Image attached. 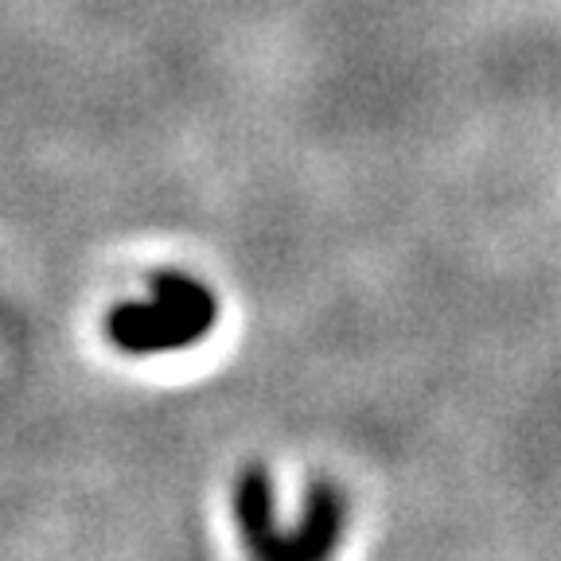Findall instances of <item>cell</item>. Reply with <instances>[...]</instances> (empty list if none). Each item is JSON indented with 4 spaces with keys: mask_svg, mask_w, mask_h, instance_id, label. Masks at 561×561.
Instances as JSON below:
<instances>
[{
    "mask_svg": "<svg viewBox=\"0 0 561 561\" xmlns=\"http://www.w3.org/2000/svg\"><path fill=\"white\" fill-rule=\"evenodd\" d=\"M215 297L195 277L184 273H160L145 300L117 305L110 312V340L129 355H168L199 343L215 324Z\"/></svg>",
    "mask_w": 561,
    "mask_h": 561,
    "instance_id": "cell-1",
    "label": "cell"
},
{
    "mask_svg": "<svg viewBox=\"0 0 561 561\" xmlns=\"http://www.w3.org/2000/svg\"><path fill=\"white\" fill-rule=\"evenodd\" d=\"M308 500L312 503H308L300 530H285L280 535L270 518V483H265L262 472H245L234 495L245 546L262 553V558H320V553H328L335 546V538H340L343 500L328 483H316L308 491Z\"/></svg>",
    "mask_w": 561,
    "mask_h": 561,
    "instance_id": "cell-2",
    "label": "cell"
}]
</instances>
